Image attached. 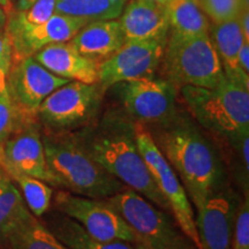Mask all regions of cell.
Listing matches in <instances>:
<instances>
[{
    "label": "cell",
    "instance_id": "obj_1",
    "mask_svg": "<svg viewBox=\"0 0 249 249\" xmlns=\"http://www.w3.org/2000/svg\"><path fill=\"white\" fill-rule=\"evenodd\" d=\"M77 141L104 170L164 211L169 203L155 185L139 150L135 121L124 111L110 110L98 121L73 132Z\"/></svg>",
    "mask_w": 249,
    "mask_h": 249
},
{
    "label": "cell",
    "instance_id": "obj_2",
    "mask_svg": "<svg viewBox=\"0 0 249 249\" xmlns=\"http://www.w3.org/2000/svg\"><path fill=\"white\" fill-rule=\"evenodd\" d=\"M152 139L196 209L222 191L225 176L218 151L191 119L178 113L169 124L158 127Z\"/></svg>",
    "mask_w": 249,
    "mask_h": 249
},
{
    "label": "cell",
    "instance_id": "obj_3",
    "mask_svg": "<svg viewBox=\"0 0 249 249\" xmlns=\"http://www.w3.org/2000/svg\"><path fill=\"white\" fill-rule=\"evenodd\" d=\"M42 139L55 187L91 198H108L126 188L86 151L73 132H53Z\"/></svg>",
    "mask_w": 249,
    "mask_h": 249
},
{
    "label": "cell",
    "instance_id": "obj_4",
    "mask_svg": "<svg viewBox=\"0 0 249 249\" xmlns=\"http://www.w3.org/2000/svg\"><path fill=\"white\" fill-rule=\"evenodd\" d=\"M180 92L195 120L231 141L249 133V88L224 77L214 88L183 86Z\"/></svg>",
    "mask_w": 249,
    "mask_h": 249
},
{
    "label": "cell",
    "instance_id": "obj_5",
    "mask_svg": "<svg viewBox=\"0 0 249 249\" xmlns=\"http://www.w3.org/2000/svg\"><path fill=\"white\" fill-rule=\"evenodd\" d=\"M164 79L174 86L214 88L224 71L209 34L186 36L171 33L160 65Z\"/></svg>",
    "mask_w": 249,
    "mask_h": 249
},
{
    "label": "cell",
    "instance_id": "obj_6",
    "mask_svg": "<svg viewBox=\"0 0 249 249\" xmlns=\"http://www.w3.org/2000/svg\"><path fill=\"white\" fill-rule=\"evenodd\" d=\"M107 201L133 230L136 242L150 249H197L166 211L133 189L124 188Z\"/></svg>",
    "mask_w": 249,
    "mask_h": 249
},
{
    "label": "cell",
    "instance_id": "obj_7",
    "mask_svg": "<svg viewBox=\"0 0 249 249\" xmlns=\"http://www.w3.org/2000/svg\"><path fill=\"white\" fill-rule=\"evenodd\" d=\"M104 92L99 83L70 81L43 101L37 117L54 132L77 130L96 120Z\"/></svg>",
    "mask_w": 249,
    "mask_h": 249
},
{
    "label": "cell",
    "instance_id": "obj_8",
    "mask_svg": "<svg viewBox=\"0 0 249 249\" xmlns=\"http://www.w3.org/2000/svg\"><path fill=\"white\" fill-rule=\"evenodd\" d=\"M124 112L135 123L164 126L179 113L178 87L164 77H142L114 85Z\"/></svg>",
    "mask_w": 249,
    "mask_h": 249
},
{
    "label": "cell",
    "instance_id": "obj_9",
    "mask_svg": "<svg viewBox=\"0 0 249 249\" xmlns=\"http://www.w3.org/2000/svg\"><path fill=\"white\" fill-rule=\"evenodd\" d=\"M136 142L155 185L169 203L174 220L188 239L200 249V240L195 226L194 211L188 195L171 164L161 154L151 134L142 124L135 123Z\"/></svg>",
    "mask_w": 249,
    "mask_h": 249
},
{
    "label": "cell",
    "instance_id": "obj_10",
    "mask_svg": "<svg viewBox=\"0 0 249 249\" xmlns=\"http://www.w3.org/2000/svg\"><path fill=\"white\" fill-rule=\"evenodd\" d=\"M55 205L65 216L79 223L97 240L136 242L133 230L107 198H91L60 192L55 196Z\"/></svg>",
    "mask_w": 249,
    "mask_h": 249
},
{
    "label": "cell",
    "instance_id": "obj_11",
    "mask_svg": "<svg viewBox=\"0 0 249 249\" xmlns=\"http://www.w3.org/2000/svg\"><path fill=\"white\" fill-rule=\"evenodd\" d=\"M70 80L55 76L33 57L12 61L7 92L24 124L34 123L43 101Z\"/></svg>",
    "mask_w": 249,
    "mask_h": 249
},
{
    "label": "cell",
    "instance_id": "obj_12",
    "mask_svg": "<svg viewBox=\"0 0 249 249\" xmlns=\"http://www.w3.org/2000/svg\"><path fill=\"white\" fill-rule=\"evenodd\" d=\"M165 44L161 40H126L116 53L98 64L99 86L107 91L120 82L155 76Z\"/></svg>",
    "mask_w": 249,
    "mask_h": 249
},
{
    "label": "cell",
    "instance_id": "obj_13",
    "mask_svg": "<svg viewBox=\"0 0 249 249\" xmlns=\"http://www.w3.org/2000/svg\"><path fill=\"white\" fill-rule=\"evenodd\" d=\"M0 166L7 176L22 173L54 186L46 163L43 139L35 121L22 124L9 136L0 155Z\"/></svg>",
    "mask_w": 249,
    "mask_h": 249
},
{
    "label": "cell",
    "instance_id": "obj_14",
    "mask_svg": "<svg viewBox=\"0 0 249 249\" xmlns=\"http://www.w3.org/2000/svg\"><path fill=\"white\" fill-rule=\"evenodd\" d=\"M88 21L70 15L54 13L49 20L35 26H18L6 22L7 34L13 51V61L33 57L36 52L50 44L70 42Z\"/></svg>",
    "mask_w": 249,
    "mask_h": 249
},
{
    "label": "cell",
    "instance_id": "obj_15",
    "mask_svg": "<svg viewBox=\"0 0 249 249\" xmlns=\"http://www.w3.org/2000/svg\"><path fill=\"white\" fill-rule=\"evenodd\" d=\"M236 209L234 197L226 189L213 194L196 209L200 249H231Z\"/></svg>",
    "mask_w": 249,
    "mask_h": 249
},
{
    "label": "cell",
    "instance_id": "obj_16",
    "mask_svg": "<svg viewBox=\"0 0 249 249\" xmlns=\"http://www.w3.org/2000/svg\"><path fill=\"white\" fill-rule=\"evenodd\" d=\"M126 40H161L166 42L170 23L164 6L129 0L118 18Z\"/></svg>",
    "mask_w": 249,
    "mask_h": 249
},
{
    "label": "cell",
    "instance_id": "obj_17",
    "mask_svg": "<svg viewBox=\"0 0 249 249\" xmlns=\"http://www.w3.org/2000/svg\"><path fill=\"white\" fill-rule=\"evenodd\" d=\"M55 76L87 85L98 83V64L77 52L70 42L50 44L33 55Z\"/></svg>",
    "mask_w": 249,
    "mask_h": 249
},
{
    "label": "cell",
    "instance_id": "obj_18",
    "mask_svg": "<svg viewBox=\"0 0 249 249\" xmlns=\"http://www.w3.org/2000/svg\"><path fill=\"white\" fill-rule=\"evenodd\" d=\"M126 42L119 21H92L83 26L70 43L85 57L97 64L114 54Z\"/></svg>",
    "mask_w": 249,
    "mask_h": 249
},
{
    "label": "cell",
    "instance_id": "obj_19",
    "mask_svg": "<svg viewBox=\"0 0 249 249\" xmlns=\"http://www.w3.org/2000/svg\"><path fill=\"white\" fill-rule=\"evenodd\" d=\"M209 36L222 64L224 75L249 88V75L238 65V53L246 42L239 24V17L225 22H210Z\"/></svg>",
    "mask_w": 249,
    "mask_h": 249
},
{
    "label": "cell",
    "instance_id": "obj_20",
    "mask_svg": "<svg viewBox=\"0 0 249 249\" xmlns=\"http://www.w3.org/2000/svg\"><path fill=\"white\" fill-rule=\"evenodd\" d=\"M5 242L11 249H68L31 213L15 226Z\"/></svg>",
    "mask_w": 249,
    "mask_h": 249
},
{
    "label": "cell",
    "instance_id": "obj_21",
    "mask_svg": "<svg viewBox=\"0 0 249 249\" xmlns=\"http://www.w3.org/2000/svg\"><path fill=\"white\" fill-rule=\"evenodd\" d=\"M164 8L171 33L186 36L209 34V18L194 0H169Z\"/></svg>",
    "mask_w": 249,
    "mask_h": 249
},
{
    "label": "cell",
    "instance_id": "obj_22",
    "mask_svg": "<svg viewBox=\"0 0 249 249\" xmlns=\"http://www.w3.org/2000/svg\"><path fill=\"white\" fill-rule=\"evenodd\" d=\"M127 0H57L54 13L70 15L92 22L116 20Z\"/></svg>",
    "mask_w": 249,
    "mask_h": 249
},
{
    "label": "cell",
    "instance_id": "obj_23",
    "mask_svg": "<svg viewBox=\"0 0 249 249\" xmlns=\"http://www.w3.org/2000/svg\"><path fill=\"white\" fill-rule=\"evenodd\" d=\"M51 232L68 249H135L133 242L97 240L88 234L79 223L67 216L59 218Z\"/></svg>",
    "mask_w": 249,
    "mask_h": 249
},
{
    "label": "cell",
    "instance_id": "obj_24",
    "mask_svg": "<svg viewBox=\"0 0 249 249\" xmlns=\"http://www.w3.org/2000/svg\"><path fill=\"white\" fill-rule=\"evenodd\" d=\"M29 213L22 195L11 178L0 182V242H5L9 233Z\"/></svg>",
    "mask_w": 249,
    "mask_h": 249
},
{
    "label": "cell",
    "instance_id": "obj_25",
    "mask_svg": "<svg viewBox=\"0 0 249 249\" xmlns=\"http://www.w3.org/2000/svg\"><path fill=\"white\" fill-rule=\"evenodd\" d=\"M9 178L14 179L22 192L24 202L36 217H40L50 208L53 191L42 180L22 173H11Z\"/></svg>",
    "mask_w": 249,
    "mask_h": 249
},
{
    "label": "cell",
    "instance_id": "obj_26",
    "mask_svg": "<svg viewBox=\"0 0 249 249\" xmlns=\"http://www.w3.org/2000/svg\"><path fill=\"white\" fill-rule=\"evenodd\" d=\"M57 0H36L24 11L12 9L7 14V22L18 26H35L49 20L54 14Z\"/></svg>",
    "mask_w": 249,
    "mask_h": 249
},
{
    "label": "cell",
    "instance_id": "obj_27",
    "mask_svg": "<svg viewBox=\"0 0 249 249\" xmlns=\"http://www.w3.org/2000/svg\"><path fill=\"white\" fill-rule=\"evenodd\" d=\"M197 6L213 23L236 18L242 9L249 7L245 5L244 0H200Z\"/></svg>",
    "mask_w": 249,
    "mask_h": 249
},
{
    "label": "cell",
    "instance_id": "obj_28",
    "mask_svg": "<svg viewBox=\"0 0 249 249\" xmlns=\"http://www.w3.org/2000/svg\"><path fill=\"white\" fill-rule=\"evenodd\" d=\"M24 124L9 98L8 92L0 95V155L14 130Z\"/></svg>",
    "mask_w": 249,
    "mask_h": 249
},
{
    "label": "cell",
    "instance_id": "obj_29",
    "mask_svg": "<svg viewBox=\"0 0 249 249\" xmlns=\"http://www.w3.org/2000/svg\"><path fill=\"white\" fill-rule=\"evenodd\" d=\"M231 249H249V198L238 205Z\"/></svg>",
    "mask_w": 249,
    "mask_h": 249
},
{
    "label": "cell",
    "instance_id": "obj_30",
    "mask_svg": "<svg viewBox=\"0 0 249 249\" xmlns=\"http://www.w3.org/2000/svg\"><path fill=\"white\" fill-rule=\"evenodd\" d=\"M12 61H13V51H12L11 40L5 30H0V65L11 67Z\"/></svg>",
    "mask_w": 249,
    "mask_h": 249
},
{
    "label": "cell",
    "instance_id": "obj_31",
    "mask_svg": "<svg viewBox=\"0 0 249 249\" xmlns=\"http://www.w3.org/2000/svg\"><path fill=\"white\" fill-rule=\"evenodd\" d=\"M238 65L239 68L245 74L249 75V43L245 42L240 48L238 53Z\"/></svg>",
    "mask_w": 249,
    "mask_h": 249
},
{
    "label": "cell",
    "instance_id": "obj_32",
    "mask_svg": "<svg viewBox=\"0 0 249 249\" xmlns=\"http://www.w3.org/2000/svg\"><path fill=\"white\" fill-rule=\"evenodd\" d=\"M239 24L246 42H249V7H245L239 15Z\"/></svg>",
    "mask_w": 249,
    "mask_h": 249
},
{
    "label": "cell",
    "instance_id": "obj_33",
    "mask_svg": "<svg viewBox=\"0 0 249 249\" xmlns=\"http://www.w3.org/2000/svg\"><path fill=\"white\" fill-rule=\"evenodd\" d=\"M9 68L0 65V95L7 92V75Z\"/></svg>",
    "mask_w": 249,
    "mask_h": 249
},
{
    "label": "cell",
    "instance_id": "obj_34",
    "mask_svg": "<svg viewBox=\"0 0 249 249\" xmlns=\"http://www.w3.org/2000/svg\"><path fill=\"white\" fill-rule=\"evenodd\" d=\"M35 1L36 0H17V4L13 6V9H15V11H24V9L29 8Z\"/></svg>",
    "mask_w": 249,
    "mask_h": 249
},
{
    "label": "cell",
    "instance_id": "obj_35",
    "mask_svg": "<svg viewBox=\"0 0 249 249\" xmlns=\"http://www.w3.org/2000/svg\"><path fill=\"white\" fill-rule=\"evenodd\" d=\"M6 22H7V13H6L5 8L0 5V30L5 29Z\"/></svg>",
    "mask_w": 249,
    "mask_h": 249
},
{
    "label": "cell",
    "instance_id": "obj_36",
    "mask_svg": "<svg viewBox=\"0 0 249 249\" xmlns=\"http://www.w3.org/2000/svg\"><path fill=\"white\" fill-rule=\"evenodd\" d=\"M0 5L5 8L6 13L7 14L12 11V9H13V6H14V4L11 1V0H0Z\"/></svg>",
    "mask_w": 249,
    "mask_h": 249
},
{
    "label": "cell",
    "instance_id": "obj_37",
    "mask_svg": "<svg viewBox=\"0 0 249 249\" xmlns=\"http://www.w3.org/2000/svg\"><path fill=\"white\" fill-rule=\"evenodd\" d=\"M8 178V176H7V173L5 172V170L2 169L1 166H0V182L1 181H4L5 179H7Z\"/></svg>",
    "mask_w": 249,
    "mask_h": 249
},
{
    "label": "cell",
    "instance_id": "obj_38",
    "mask_svg": "<svg viewBox=\"0 0 249 249\" xmlns=\"http://www.w3.org/2000/svg\"><path fill=\"white\" fill-rule=\"evenodd\" d=\"M144 1H149V2H154V4H158L164 6L165 4H167L169 0H144Z\"/></svg>",
    "mask_w": 249,
    "mask_h": 249
},
{
    "label": "cell",
    "instance_id": "obj_39",
    "mask_svg": "<svg viewBox=\"0 0 249 249\" xmlns=\"http://www.w3.org/2000/svg\"><path fill=\"white\" fill-rule=\"evenodd\" d=\"M134 246H135V249H150L149 247H147V246H145V245L140 244V242H135V244H134Z\"/></svg>",
    "mask_w": 249,
    "mask_h": 249
},
{
    "label": "cell",
    "instance_id": "obj_40",
    "mask_svg": "<svg viewBox=\"0 0 249 249\" xmlns=\"http://www.w3.org/2000/svg\"><path fill=\"white\" fill-rule=\"evenodd\" d=\"M194 1L196 2V4H197V2H198V1H200V0H194Z\"/></svg>",
    "mask_w": 249,
    "mask_h": 249
},
{
    "label": "cell",
    "instance_id": "obj_41",
    "mask_svg": "<svg viewBox=\"0 0 249 249\" xmlns=\"http://www.w3.org/2000/svg\"><path fill=\"white\" fill-rule=\"evenodd\" d=\"M11 1H12V2H13V1H14V0H11Z\"/></svg>",
    "mask_w": 249,
    "mask_h": 249
}]
</instances>
